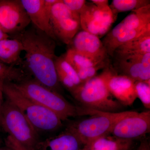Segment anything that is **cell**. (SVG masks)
<instances>
[{
  "label": "cell",
  "instance_id": "6da1fadb",
  "mask_svg": "<svg viewBox=\"0 0 150 150\" xmlns=\"http://www.w3.org/2000/svg\"><path fill=\"white\" fill-rule=\"evenodd\" d=\"M11 38L19 40L25 52L23 69L41 84L61 93L55 61L56 40L32 25Z\"/></svg>",
  "mask_w": 150,
  "mask_h": 150
},
{
  "label": "cell",
  "instance_id": "7a4b0ae2",
  "mask_svg": "<svg viewBox=\"0 0 150 150\" xmlns=\"http://www.w3.org/2000/svg\"><path fill=\"white\" fill-rule=\"evenodd\" d=\"M6 99L1 118V127L8 134L6 146L15 150H35L40 141L38 133L18 108Z\"/></svg>",
  "mask_w": 150,
  "mask_h": 150
},
{
  "label": "cell",
  "instance_id": "3957f363",
  "mask_svg": "<svg viewBox=\"0 0 150 150\" xmlns=\"http://www.w3.org/2000/svg\"><path fill=\"white\" fill-rule=\"evenodd\" d=\"M136 111L108 112L80 107V115H91L81 121L70 123L67 129L77 136L84 146L95 140L110 135L115 125Z\"/></svg>",
  "mask_w": 150,
  "mask_h": 150
},
{
  "label": "cell",
  "instance_id": "277c9868",
  "mask_svg": "<svg viewBox=\"0 0 150 150\" xmlns=\"http://www.w3.org/2000/svg\"><path fill=\"white\" fill-rule=\"evenodd\" d=\"M6 98L11 101L23 113L38 133H50L60 129L62 119L56 113L24 96L12 83L3 85Z\"/></svg>",
  "mask_w": 150,
  "mask_h": 150
},
{
  "label": "cell",
  "instance_id": "5b68a950",
  "mask_svg": "<svg viewBox=\"0 0 150 150\" xmlns=\"http://www.w3.org/2000/svg\"><path fill=\"white\" fill-rule=\"evenodd\" d=\"M13 83L24 96L53 111L62 121L79 115V107L69 102L61 93L43 86L31 77Z\"/></svg>",
  "mask_w": 150,
  "mask_h": 150
},
{
  "label": "cell",
  "instance_id": "8992f818",
  "mask_svg": "<svg viewBox=\"0 0 150 150\" xmlns=\"http://www.w3.org/2000/svg\"><path fill=\"white\" fill-rule=\"evenodd\" d=\"M71 94L83 107L93 110L117 112L122 105L113 99L108 90L104 71L100 74L81 84Z\"/></svg>",
  "mask_w": 150,
  "mask_h": 150
},
{
  "label": "cell",
  "instance_id": "52a82bcc",
  "mask_svg": "<svg viewBox=\"0 0 150 150\" xmlns=\"http://www.w3.org/2000/svg\"><path fill=\"white\" fill-rule=\"evenodd\" d=\"M30 23L21 0H0V25L10 37L23 31Z\"/></svg>",
  "mask_w": 150,
  "mask_h": 150
},
{
  "label": "cell",
  "instance_id": "ba28073f",
  "mask_svg": "<svg viewBox=\"0 0 150 150\" xmlns=\"http://www.w3.org/2000/svg\"><path fill=\"white\" fill-rule=\"evenodd\" d=\"M81 28L96 35L99 38L109 30L116 18L113 16L109 6L103 8H98L93 4L87 2L80 14Z\"/></svg>",
  "mask_w": 150,
  "mask_h": 150
},
{
  "label": "cell",
  "instance_id": "9c48e42d",
  "mask_svg": "<svg viewBox=\"0 0 150 150\" xmlns=\"http://www.w3.org/2000/svg\"><path fill=\"white\" fill-rule=\"evenodd\" d=\"M150 131V111L136 112L119 121L111 135L121 139L132 141L144 137Z\"/></svg>",
  "mask_w": 150,
  "mask_h": 150
},
{
  "label": "cell",
  "instance_id": "30bf717a",
  "mask_svg": "<svg viewBox=\"0 0 150 150\" xmlns=\"http://www.w3.org/2000/svg\"><path fill=\"white\" fill-rule=\"evenodd\" d=\"M108 88L111 95L121 105L129 106L137 98L135 82L132 79L106 68L104 70Z\"/></svg>",
  "mask_w": 150,
  "mask_h": 150
},
{
  "label": "cell",
  "instance_id": "8fae6325",
  "mask_svg": "<svg viewBox=\"0 0 150 150\" xmlns=\"http://www.w3.org/2000/svg\"><path fill=\"white\" fill-rule=\"evenodd\" d=\"M69 45L70 48L96 63L105 61L108 55L99 38L85 30L79 31Z\"/></svg>",
  "mask_w": 150,
  "mask_h": 150
},
{
  "label": "cell",
  "instance_id": "7c38bea8",
  "mask_svg": "<svg viewBox=\"0 0 150 150\" xmlns=\"http://www.w3.org/2000/svg\"><path fill=\"white\" fill-rule=\"evenodd\" d=\"M32 24L56 40L50 24V14L54 0H21Z\"/></svg>",
  "mask_w": 150,
  "mask_h": 150
},
{
  "label": "cell",
  "instance_id": "4fadbf2b",
  "mask_svg": "<svg viewBox=\"0 0 150 150\" xmlns=\"http://www.w3.org/2000/svg\"><path fill=\"white\" fill-rule=\"evenodd\" d=\"M149 35L150 31L127 29L121 22L108 33L102 43L108 55L113 56L115 50L121 45L136 38Z\"/></svg>",
  "mask_w": 150,
  "mask_h": 150
},
{
  "label": "cell",
  "instance_id": "5bb4252c",
  "mask_svg": "<svg viewBox=\"0 0 150 150\" xmlns=\"http://www.w3.org/2000/svg\"><path fill=\"white\" fill-rule=\"evenodd\" d=\"M83 146L77 136L67 128L57 136L40 141L35 150H81Z\"/></svg>",
  "mask_w": 150,
  "mask_h": 150
},
{
  "label": "cell",
  "instance_id": "9a60e30c",
  "mask_svg": "<svg viewBox=\"0 0 150 150\" xmlns=\"http://www.w3.org/2000/svg\"><path fill=\"white\" fill-rule=\"evenodd\" d=\"M50 24L56 40L68 45L81 28L80 21L71 17L50 20Z\"/></svg>",
  "mask_w": 150,
  "mask_h": 150
},
{
  "label": "cell",
  "instance_id": "2e32d148",
  "mask_svg": "<svg viewBox=\"0 0 150 150\" xmlns=\"http://www.w3.org/2000/svg\"><path fill=\"white\" fill-rule=\"evenodd\" d=\"M24 48L21 42L15 38L0 40V62L10 66H19L23 68V62L21 57Z\"/></svg>",
  "mask_w": 150,
  "mask_h": 150
},
{
  "label": "cell",
  "instance_id": "e0dca14e",
  "mask_svg": "<svg viewBox=\"0 0 150 150\" xmlns=\"http://www.w3.org/2000/svg\"><path fill=\"white\" fill-rule=\"evenodd\" d=\"M55 66L59 83L71 93L82 84L76 72L66 61L64 55L56 56Z\"/></svg>",
  "mask_w": 150,
  "mask_h": 150
},
{
  "label": "cell",
  "instance_id": "ac0fdd59",
  "mask_svg": "<svg viewBox=\"0 0 150 150\" xmlns=\"http://www.w3.org/2000/svg\"><path fill=\"white\" fill-rule=\"evenodd\" d=\"M115 65L121 74L132 79L135 82H150V67L140 63L116 58Z\"/></svg>",
  "mask_w": 150,
  "mask_h": 150
},
{
  "label": "cell",
  "instance_id": "d6986e66",
  "mask_svg": "<svg viewBox=\"0 0 150 150\" xmlns=\"http://www.w3.org/2000/svg\"><path fill=\"white\" fill-rule=\"evenodd\" d=\"M133 141L121 139L110 135L85 145L81 150H130Z\"/></svg>",
  "mask_w": 150,
  "mask_h": 150
},
{
  "label": "cell",
  "instance_id": "ffe728a7",
  "mask_svg": "<svg viewBox=\"0 0 150 150\" xmlns=\"http://www.w3.org/2000/svg\"><path fill=\"white\" fill-rule=\"evenodd\" d=\"M121 22L127 29L150 31V4L132 11Z\"/></svg>",
  "mask_w": 150,
  "mask_h": 150
},
{
  "label": "cell",
  "instance_id": "44dd1931",
  "mask_svg": "<svg viewBox=\"0 0 150 150\" xmlns=\"http://www.w3.org/2000/svg\"><path fill=\"white\" fill-rule=\"evenodd\" d=\"M150 53V35L136 38L118 47L114 52L115 55Z\"/></svg>",
  "mask_w": 150,
  "mask_h": 150
},
{
  "label": "cell",
  "instance_id": "7402d4cb",
  "mask_svg": "<svg viewBox=\"0 0 150 150\" xmlns=\"http://www.w3.org/2000/svg\"><path fill=\"white\" fill-rule=\"evenodd\" d=\"M30 76L21 67L10 66L0 62V82L18 83Z\"/></svg>",
  "mask_w": 150,
  "mask_h": 150
},
{
  "label": "cell",
  "instance_id": "603a6c76",
  "mask_svg": "<svg viewBox=\"0 0 150 150\" xmlns=\"http://www.w3.org/2000/svg\"><path fill=\"white\" fill-rule=\"evenodd\" d=\"M149 4L150 0H113L109 7L116 18L120 13L135 10Z\"/></svg>",
  "mask_w": 150,
  "mask_h": 150
},
{
  "label": "cell",
  "instance_id": "cb8c5ba5",
  "mask_svg": "<svg viewBox=\"0 0 150 150\" xmlns=\"http://www.w3.org/2000/svg\"><path fill=\"white\" fill-rule=\"evenodd\" d=\"M64 56L66 61L73 67L75 71L93 67L100 63L94 62L70 48L68 49Z\"/></svg>",
  "mask_w": 150,
  "mask_h": 150
},
{
  "label": "cell",
  "instance_id": "d4e9b609",
  "mask_svg": "<svg viewBox=\"0 0 150 150\" xmlns=\"http://www.w3.org/2000/svg\"><path fill=\"white\" fill-rule=\"evenodd\" d=\"M137 98L147 109L150 108V82H135Z\"/></svg>",
  "mask_w": 150,
  "mask_h": 150
},
{
  "label": "cell",
  "instance_id": "484cf974",
  "mask_svg": "<svg viewBox=\"0 0 150 150\" xmlns=\"http://www.w3.org/2000/svg\"><path fill=\"white\" fill-rule=\"evenodd\" d=\"M106 61L96 66L76 70L77 74L82 83H84L97 76L98 71L100 69L105 68Z\"/></svg>",
  "mask_w": 150,
  "mask_h": 150
},
{
  "label": "cell",
  "instance_id": "4316f807",
  "mask_svg": "<svg viewBox=\"0 0 150 150\" xmlns=\"http://www.w3.org/2000/svg\"><path fill=\"white\" fill-rule=\"evenodd\" d=\"M116 58L140 63L146 67H150V53L124 54L116 55Z\"/></svg>",
  "mask_w": 150,
  "mask_h": 150
},
{
  "label": "cell",
  "instance_id": "83f0119b",
  "mask_svg": "<svg viewBox=\"0 0 150 150\" xmlns=\"http://www.w3.org/2000/svg\"><path fill=\"white\" fill-rule=\"evenodd\" d=\"M63 2L70 10L79 15L87 3L85 0H63Z\"/></svg>",
  "mask_w": 150,
  "mask_h": 150
},
{
  "label": "cell",
  "instance_id": "f1b7e54d",
  "mask_svg": "<svg viewBox=\"0 0 150 150\" xmlns=\"http://www.w3.org/2000/svg\"><path fill=\"white\" fill-rule=\"evenodd\" d=\"M91 1L98 8H105L109 6L108 0H91Z\"/></svg>",
  "mask_w": 150,
  "mask_h": 150
},
{
  "label": "cell",
  "instance_id": "f546056e",
  "mask_svg": "<svg viewBox=\"0 0 150 150\" xmlns=\"http://www.w3.org/2000/svg\"><path fill=\"white\" fill-rule=\"evenodd\" d=\"M4 84L0 82V127H1V118L2 109L4 104V93H3V85Z\"/></svg>",
  "mask_w": 150,
  "mask_h": 150
},
{
  "label": "cell",
  "instance_id": "4dcf8cb0",
  "mask_svg": "<svg viewBox=\"0 0 150 150\" xmlns=\"http://www.w3.org/2000/svg\"><path fill=\"white\" fill-rule=\"evenodd\" d=\"M138 150H150L149 143L147 140H142Z\"/></svg>",
  "mask_w": 150,
  "mask_h": 150
},
{
  "label": "cell",
  "instance_id": "1f68e13d",
  "mask_svg": "<svg viewBox=\"0 0 150 150\" xmlns=\"http://www.w3.org/2000/svg\"><path fill=\"white\" fill-rule=\"evenodd\" d=\"M10 38V37L9 35L4 32L1 25H0V40Z\"/></svg>",
  "mask_w": 150,
  "mask_h": 150
},
{
  "label": "cell",
  "instance_id": "d6a6232c",
  "mask_svg": "<svg viewBox=\"0 0 150 150\" xmlns=\"http://www.w3.org/2000/svg\"><path fill=\"white\" fill-rule=\"evenodd\" d=\"M0 150H15L13 149H12L9 147L7 146H5L4 147H3L2 146H0Z\"/></svg>",
  "mask_w": 150,
  "mask_h": 150
},
{
  "label": "cell",
  "instance_id": "836d02e7",
  "mask_svg": "<svg viewBox=\"0 0 150 150\" xmlns=\"http://www.w3.org/2000/svg\"><path fill=\"white\" fill-rule=\"evenodd\" d=\"M3 143H4V142H3L2 139L1 137H0V146H1L3 144Z\"/></svg>",
  "mask_w": 150,
  "mask_h": 150
}]
</instances>
